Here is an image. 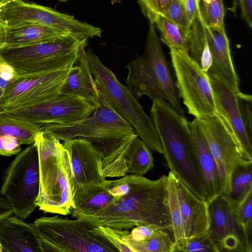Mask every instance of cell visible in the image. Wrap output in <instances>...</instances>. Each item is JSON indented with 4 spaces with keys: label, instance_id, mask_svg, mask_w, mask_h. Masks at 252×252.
<instances>
[{
    "label": "cell",
    "instance_id": "obj_31",
    "mask_svg": "<svg viewBox=\"0 0 252 252\" xmlns=\"http://www.w3.org/2000/svg\"><path fill=\"white\" fill-rule=\"evenodd\" d=\"M202 17L207 26L225 32L222 0H200Z\"/></svg>",
    "mask_w": 252,
    "mask_h": 252
},
{
    "label": "cell",
    "instance_id": "obj_30",
    "mask_svg": "<svg viewBox=\"0 0 252 252\" xmlns=\"http://www.w3.org/2000/svg\"><path fill=\"white\" fill-rule=\"evenodd\" d=\"M252 163L240 164L234 169L231 178L230 190L227 196L237 203L252 188Z\"/></svg>",
    "mask_w": 252,
    "mask_h": 252
},
{
    "label": "cell",
    "instance_id": "obj_34",
    "mask_svg": "<svg viewBox=\"0 0 252 252\" xmlns=\"http://www.w3.org/2000/svg\"><path fill=\"white\" fill-rule=\"evenodd\" d=\"M235 213L239 224L246 234L251 238L252 220V188L236 203Z\"/></svg>",
    "mask_w": 252,
    "mask_h": 252
},
{
    "label": "cell",
    "instance_id": "obj_45",
    "mask_svg": "<svg viewBox=\"0 0 252 252\" xmlns=\"http://www.w3.org/2000/svg\"><path fill=\"white\" fill-rule=\"evenodd\" d=\"M59 0L61 2H65V1H67L68 0Z\"/></svg>",
    "mask_w": 252,
    "mask_h": 252
},
{
    "label": "cell",
    "instance_id": "obj_17",
    "mask_svg": "<svg viewBox=\"0 0 252 252\" xmlns=\"http://www.w3.org/2000/svg\"><path fill=\"white\" fill-rule=\"evenodd\" d=\"M208 77L218 114L236 140L245 158L252 161V138L242 117L238 95L217 77Z\"/></svg>",
    "mask_w": 252,
    "mask_h": 252
},
{
    "label": "cell",
    "instance_id": "obj_22",
    "mask_svg": "<svg viewBox=\"0 0 252 252\" xmlns=\"http://www.w3.org/2000/svg\"><path fill=\"white\" fill-rule=\"evenodd\" d=\"M0 243L2 252H43L32 223L13 215L0 222Z\"/></svg>",
    "mask_w": 252,
    "mask_h": 252
},
{
    "label": "cell",
    "instance_id": "obj_2",
    "mask_svg": "<svg viewBox=\"0 0 252 252\" xmlns=\"http://www.w3.org/2000/svg\"><path fill=\"white\" fill-rule=\"evenodd\" d=\"M41 127L60 140L77 137L88 140L101 155L106 178L127 174L126 154L133 141L139 137L131 125L101 94L99 105L84 120L67 125H43Z\"/></svg>",
    "mask_w": 252,
    "mask_h": 252
},
{
    "label": "cell",
    "instance_id": "obj_27",
    "mask_svg": "<svg viewBox=\"0 0 252 252\" xmlns=\"http://www.w3.org/2000/svg\"><path fill=\"white\" fill-rule=\"evenodd\" d=\"M168 177V191L170 217L173 229L174 249L179 246L186 236L183 216L178 197L176 176L169 171Z\"/></svg>",
    "mask_w": 252,
    "mask_h": 252
},
{
    "label": "cell",
    "instance_id": "obj_23",
    "mask_svg": "<svg viewBox=\"0 0 252 252\" xmlns=\"http://www.w3.org/2000/svg\"><path fill=\"white\" fill-rule=\"evenodd\" d=\"M198 166L209 203L221 194L217 166L205 136L196 118L189 122Z\"/></svg>",
    "mask_w": 252,
    "mask_h": 252
},
{
    "label": "cell",
    "instance_id": "obj_15",
    "mask_svg": "<svg viewBox=\"0 0 252 252\" xmlns=\"http://www.w3.org/2000/svg\"><path fill=\"white\" fill-rule=\"evenodd\" d=\"M70 68L34 77H19L4 90L0 112L25 108L60 93Z\"/></svg>",
    "mask_w": 252,
    "mask_h": 252
},
{
    "label": "cell",
    "instance_id": "obj_11",
    "mask_svg": "<svg viewBox=\"0 0 252 252\" xmlns=\"http://www.w3.org/2000/svg\"><path fill=\"white\" fill-rule=\"evenodd\" d=\"M215 160L221 184V194L230 190L232 173L239 165L252 163L244 157L236 140L217 114L196 118Z\"/></svg>",
    "mask_w": 252,
    "mask_h": 252
},
{
    "label": "cell",
    "instance_id": "obj_8",
    "mask_svg": "<svg viewBox=\"0 0 252 252\" xmlns=\"http://www.w3.org/2000/svg\"><path fill=\"white\" fill-rule=\"evenodd\" d=\"M126 68L139 88L150 94L160 93L163 99L174 109L184 115L185 110L180 101L153 22H149L143 55H136Z\"/></svg>",
    "mask_w": 252,
    "mask_h": 252
},
{
    "label": "cell",
    "instance_id": "obj_43",
    "mask_svg": "<svg viewBox=\"0 0 252 252\" xmlns=\"http://www.w3.org/2000/svg\"><path fill=\"white\" fill-rule=\"evenodd\" d=\"M4 90H5L3 89L0 88V101L1 100L3 93L4 92Z\"/></svg>",
    "mask_w": 252,
    "mask_h": 252
},
{
    "label": "cell",
    "instance_id": "obj_10",
    "mask_svg": "<svg viewBox=\"0 0 252 252\" xmlns=\"http://www.w3.org/2000/svg\"><path fill=\"white\" fill-rule=\"evenodd\" d=\"M175 86L189 114L200 119L217 114L209 78L189 54L170 50Z\"/></svg>",
    "mask_w": 252,
    "mask_h": 252
},
{
    "label": "cell",
    "instance_id": "obj_42",
    "mask_svg": "<svg viewBox=\"0 0 252 252\" xmlns=\"http://www.w3.org/2000/svg\"><path fill=\"white\" fill-rule=\"evenodd\" d=\"M6 45V29L0 23V48Z\"/></svg>",
    "mask_w": 252,
    "mask_h": 252
},
{
    "label": "cell",
    "instance_id": "obj_39",
    "mask_svg": "<svg viewBox=\"0 0 252 252\" xmlns=\"http://www.w3.org/2000/svg\"><path fill=\"white\" fill-rule=\"evenodd\" d=\"M188 18L191 24L193 20L201 12L200 0H181Z\"/></svg>",
    "mask_w": 252,
    "mask_h": 252
},
{
    "label": "cell",
    "instance_id": "obj_19",
    "mask_svg": "<svg viewBox=\"0 0 252 252\" xmlns=\"http://www.w3.org/2000/svg\"><path fill=\"white\" fill-rule=\"evenodd\" d=\"M176 185L186 237L208 233L209 203L196 196L176 176Z\"/></svg>",
    "mask_w": 252,
    "mask_h": 252
},
{
    "label": "cell",
    "instance_id": "obj_36",
    "mask_svg": "<svg viewBox=\"0 0 252 252\" xmlns=\"http://www.w3.org/2000/svg\"><path fill=\"white\" fill-rule=\"evenodd\" d=\"M172 1L173 0H138V2L143 14L149 22L154 23L158 16H163L167 12Z\"/></svg>",
    "mask_w": 252,
    "mask_h": 252
},
{
    "label": "cell",
    "instance_id": "obj_21",
    "mask_svg": "<svg viewBox=\"0 0 252 252\" xmlns=\"http://www.w3.org/2000/svg\"><path fill=\"white\" fill-rule=\"evenodd\" d=\"M41 129V125L0 112V155H17L22 145L34 143Z\"/></svg>",
    "mask_w": 252,
    "mask_h": 252
},
{
    "label": "cell",
    "instance_id": "obj_14",
    "mask_svg": "<svg viewBox=\"0 0 252 252\" xmlns=\"http://www.w3.org/2000/svg\"><path fill=\"white\" fill-rule=\"evenodd\" d=\"M236 203L223 194L209 203L208 233L219 252L252 251L251 238L246 234L236 218Z\"/></svg>",
    "mask_w": 252,
    "mask_h": 252
},
{
    "label": "cell",
    "instance_id": "obj_44",
    "mask_svg": "<svg viewBox=\"0 0 252 252\" xmlns=\"http://www.w3.org/2000/svg\"><path fill=\"white\" fill-rule=\"evenodd\" d=\"M0 252H2V246H1L0 243Z\"/></svg>",
    "mask_w": 252,
    "mask_h": 252
},
{
    "label": "cell",
    "instance_id": "obj_13",
    "mask_svg": "<svg viewBox=\"0 0 252 252\" xmlns=\"http://www.w3.org/2000/svg\"><path fill=\"white\" fill-rule=\"evenodd\" d=\"M0 23L6 28L37 24L72 35L78 34L82 25L71 15L22 0H0Z\"/></svg>",
    "mask_w": 252,
    "mask_h": 252
},
{
    "label": "cell",
    "instance_id": "obj_6",
    "mask_svg": "<svg viewBox=\"0 0 252 252\" xmlns=\"http://www.w3.org/2000/svg\"><path fill=\"white\" fill-rule=\"evenodd\" d=\"M86 55L100 94L131 125L139 137L151 150L162 155L161 142L152 119L144 111L137 98L101 62L92 49L86 50Z\"/></svg>",
    "mask_w": 252,
    "mask_h": 252
},
{
    "label": "cell",
    "instance_id": "obj_32",
    "mask_svg": "<svg viewBox=\"0 0 252 252\" xmlns=\"http://www.w3.org/2000/svg\"><path fill=\"white\" fill-rule=\"evenodd\" d=\"M92 230L107 239L118 252H132L127 242L130 230L98 225L95 226Z\"/></svg>",
    "mask_w": 252,
    "mask_h": 252
},
{
    "label": "cell",
    "instance_id": "obj_16",
    "mask_svg": "<svg viewBox=\"0 0 252 252\" xmlns=\"http://www.w3.org/2000/svg\"><path fill=\"white\" fill-rule=\"evenodd\" d=\"M68 151L75 191L93 186H103L106 181L102 157L88 140L77 137L63 141Z\"/></svg>",
    "mask_w": 252,
    "mask_h": 252
},
{
    "label": "cell",
    "instance_id": "obj_20",
    "mask_svg": "<svg viewBox=\"0 0 252 252\" xmlns=\"http://www.w3.org/2000/svg\"><path fill=\"white\" fill-rule=\"evenodd\" d=\"M60 93L80 98L94 108L100 104V94L89 64L85 48L70 68Z\"/></svg>",
    "mask_w": 252,
    "mask_h": 252
},
{
    "label": "cell",
    "instance_id": "obj_18",
    "mask_svg": "<svg viewBox=\"0 0 252 252\" xmlns=\"http://www.w3.org/2000/svg\"><path fill=\"white\" fill-rule=\"evenodd\" d=\"M202 24L211 56V64L207 74L220 79L239 96L242 93L239 89V79L234 66L225 32L209 27L203 18Z\"/></svg>",
    "mask_w": 252,
    "mask_h": 252
},
{
    "label": "cell",
    "instance_id": "obj_3",
    "mask_svg": "<svg viewBox=\"0 0 252 252\" xmlns=\"http://www.w3.org/2000/svg\"><path fill=\"white\" fill-rule=\"evenodd\" d=\"M150 113L170 171L206 201L189 122L162 98L152 100Z\"/></svg>",
    "mask_w": 252,
    "mask_h": 252
},
{
    "label": "cell",
    "instance_id": "obj_5",
    "mask_svg": "<svg viewBox=\"0 0 252 252\" xmlns=\"http://www.w3.org/2000/svg\"><path fill=\"white\" fill-rule=\"evenodd\" d=\"M88 39L64 34L26 46H4L0 55L19 77L39 76L71 67Z\"/></svg>",
    "mask_w": 252,
    "mask_h": 252
},
{
    "label": "cell",
    "instance_id": "obj_12",
    "mask_svg": "<svg viewBox=\"0 0 252 252\" xmlns=\"http://www.w3.org/2000/svg\"><path fill=\"white\" fill-rule=\"evenodd\" d=\"M94 109L93 106L80 98L60 93L31 106L0 112L41 125H67L88 117Z\"/></svg>",
    "mask_w": 252,
    "mask_h": 252
},
{
    "label": "cell",
    "instance_id": "obj_26",
    "mask_svg": "<svg viewBox=\"0 0 252 252\" xmlns=\"http://www.w3.org/2000/svg\"><path fill=\"white\" fill-rule=\"evenodd\" d=\"M127 173L143 176L154 166L151 149L139 137L131 144L126 154Z\"/></svg>",
    "mask_w": 252,
    "mask_h": 252
},
{
    "label": "cell",
    "instance_id": "obj_25",
    "mask_svg": "<svg viewBox=\"0 0 252 252\" xmlns=\"http://www.w3.org/2000/svg\"><path fill=\"white\" fill-rule=\"evenodd\" d=\"M6 45L20 47L38 43L67 34L42 25L26 23L7 27Z\"/></svg>",
    "mask_w": 252,
    "mask_h": 252
},
{
    "label": "cell",
    "instance_id": "obj_38",
    "mask_svg": "<svg viewBox=\"0 0 252 252\" xmlns=\"http://www.w3.org/2000/svg\"><path fill=\"white\" fill-rule=\"evenodd\" d=\"M157 226L149 224L140 225L131 229L127 236V241L137 242L148 239L158 229Z\"/></svg>",
    "mask_w": 252,
    "mask_h": 252
},
{
    "label": "cell",
    "instance_id": "obj_9",
    "mask_svg": "<svg viewBox=\"0 0 252 252\" xmlns=\"http://www.w3.org/2000/svg\"><path fill=\"white\" fill-rule=\"evenodd\" d=\"M39 189V158L35 143L16 155L5 171L0 194L21 219L29 217L37 207Z\"/></svg>",
    "mask_w": 252,
    "mask_h": 252
},
{
    "label": "cell",
    "instance_id": "obj_1",
    "mask_svg": "<svg viewBox=\"0 0 252 252\" xmlns=\"http://www.w3.org/2000/svg\"><path fill=\"white\" fill-rule=\"evenodd\" d=\"M123 177L130 186L127 194L113 198L109 205L94 215L78 219H84L95 226L128 230L152 224L168 233L173 239L167 175L154 180L130 174Z\"/></svg>",
    "mask_w": 252,
    "mask_h": 252
},
{
    "label": "cell",
    "instance_id": "obj_24",
    "mask_svg": "<svg viewBox=\"0 0 252 252\" xmlns=\"http://www.w3.org/2000/svg\"><path fill=\"white\" fill-rule=\"evenodd\" d=\"M113 197L103 186H93L76 190L75 209L71 215L74 218L94 215L110 204Z\"/></svg>",
    "mask_w": 252,
    "mask_h": 252
},
{
    "label": "cell",
    "instance_id": "obj_35",
    "mask_svg": "<svg viewBox=\"0 0 252 252\" xmlns=\"http://www.w3.org/2000/svg\"><path fill=\"white\" fill-rule=\"evenodd\" d=\"M163 16L176 25L189 40L191 24L181 0H173L167 12Z\"/></svg>",
    "mask_w": 252,
    "mask_h": 252
},
{
    "label": "cell",
    "instance_id": "obj_33",
    "mask_svg": "<svg viewBox=\"0 0 252 252\" xmlns=\"http://www.w3.org/2000/svg\"><path fill=\"white\" fill-rule=\"evenodd\" d=\"M175 252H219L209 233L192 237H186Z\"/></svg>",
    "mask_w": 252,
    "mask_h": 252
},
{
    "label": "cell",
    "instance_id": "obj_37",
    "mask_svg": "<svg viewBox=\"0 0 252 252\" xmlns=\"http://www.w3.org/2000/svg\"><path fill=\"white\" fill-rule=\"evenodd\" d=\"M238 98L244 124L249 136L252 138V96L242 93Z\"/></svg>",
    "mask_w": 252,
    "mask_h": 252
},
{
    "label": "cell",
    "instance_id": "obj_29",
    "mask_svg": "<svg viewBox=\"0 0 252 252\" xmlns=\"http://www.w3.org/2000/svg\"><path fill=\"white\" fill-rule=\"evenodd\" d=\"M127 243L132 252H174L175 246L169 234L159 229L147 239Z\"/></svg>",
    "mask_w": 252,
    "mask_h": 252
},
{
    "label": "cell",
    "instance_id": "obj_40",
    "mask_svg": "<svg viewBox=\"0 0 252 252\" xmlns=\"http://www.w3.org/2000/svg\"><path fill=\"white\" fill-rule=\"evenodd\" d=\"M242 18L250 28L252 27V0H239Z\"/></svg>",
    "mask_w": 252,
    "mask_h": 252
},
{
    "label": "cell",
    "instance_id": "obj_4",
    "mask_svg": "<svg viewBox=\"0 0 252 252\" xmlns=\"http://www.w3.org/2000/svg\"><path fill=\"white\" fill-rule=\"evenodd\" d=\"M60 141L42 128L36 135L39 189L36 204L45 213L66 216L75 209V187L69 154Z\"/></svg>",
    "mask_w": 252,
    "mask_h": 252
},
{
    "label": "cell",
    "instance_id": "obj_7",
    "mask_svg": "<svg viewBox=\"0 0 252 252\" xmlns=\"http://www.w3.org/2000/svg\"><path fill=\"white\" fill-rule=\"evenodd\" d=\"M43 252H116L105 238L94 233L95 226L82 219L43 216L32 223Z\"/></svg>",
    "mask_w": 252,
    "mask_h": 252
},
{
    "label": "cell",
    "instance_id": "obj_41",
    "mask_svg": "<svg viewBox=\"0 0 252 252\" xmlns=\"http://www.w3.org/2000/svg\"><path fill=\"white\" fill-rule=\"evenodd\" d=\"M14 215V211L8 201L0 196V222L6 217Z\"/></svg>",
    "mask_w": 252,
    "mask_h": 252
},
{
    "label": "cell",
    "instance_id": "obj_28",
    "mask_svg": "<svg viewBox=\"0 0 252 252\" xmlns=\"http://www.w3.org/2000/svg\"><path fill=\"white\" fill-rule=\"evenodd\" d=\"M154 23L161 33V40L170 50L189 53V41L176 25L162 16H158Z\"/></svg>",
    "mask_w": 252,
    "mask_h": 252
}]
</instances>
